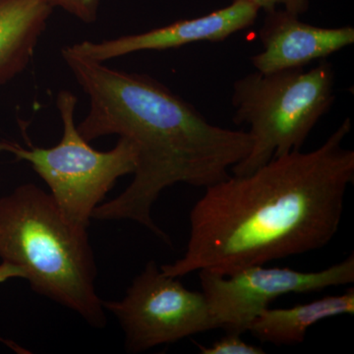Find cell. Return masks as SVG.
Masks as SVG:
<instances>
[{"label":"cell","instance_id":"1","mask_svg":"<svg viewBox=\"0 0 354 354\" xmlns=\"http://www.w3.org/2000/svg\"><path fill=\"white\" fill-rule=\"evenodd\" d=\"M351 130L348 118L315 150L205 188L191 209L185 253L160 270L176 278L201 270L230 274L328 245L354 181V152L342 146Z\"/></svg>","mask_w":354,"mask_h":354},{"label":"cell","instance_id":"2","mask_svg":"<svg viewBox=\"0 0 354 354\" xmlns=\"http://www.w3.org/2000/svg\"><path fill=\"white\" fill-rule=\"evenodd\" d=\"M62 57L90 100L77 127L88 142L118 135L132 142L137 165L132 183L92 218L138 223L171 243L153 221V205L165 188L177 183L207 188L225 180L249 155L248 131L209 123L192 104L146 74L111 68L76 55L66 46Z\"/></svg>","mask_w":354,"mask_h":354},{"label":"cell","instance_id":"3","mask_svg":"<svg viewBox=\"0 0 354 354\" xmlns=\"http://www.w3.org/2000/svg\"><path fill=\"white\" fill-rule=\"evenodd\" d=\"M0 259L22 268L35 292L93 327L106 326L87 230L70 225L50 193L35 184L0 198Z\"/></svg>","mask_w":354,"mask_h":354},{"label":"cell","instance_id":"4","mask_svg":"<svg viewBox=\"0 0 354 354\" xmlns=\"http://www.w3.org/2000/svg\"><path fill=\"white\" fill-rule=\"evenodd\" d=\"M334 87L335 71L327 59L307 71H256L235 81L234 122L249 125L253 146L232 167V174L247 176L272 158L301 151L310 133L332 108Z\"/></svg>","mask_w":354,"mask_h":354},{"label":"cell","instance_id":"5","mask_svg":"<svg viewBox=\"0 0 354 354\" xmlns=\"http://www.w3.org/2000/svg\"><path fill=\"white\" fill-rule=\"evenodd\" d=\"M77 97L70 91L58 93L57 106L64 125L59 143L51 148L28 147L0 141V153L25 160L50 188L51 197L70 225L87 230L94 209L116 180L136 169L137 151L132 142L120 137L108 152L95 150L75 123Z\"/></svg>","mask_w":354,"mask_h":354},{"label":"cell","instance_id":"6","mask_svg":"<svg viewBox=\"0 0 354 354\" xmlns=\"http://www.w3.org/2000/svg\"><path fill=\"white\" fill-rule=\"evenodd\" d=\"M120 321L125 348L140 353L216 329L204 293L188 290L151 261L120 301H102Z\"/></svg>","mask_w":354,"mask_h":354},{"label":"cell","instance_id":"7","mask_svg":"<svg viewBox=\"0 0 354 354\" xmlns=\"http://www.w3.org/2000/svg\"><path fill=\"white\" fill-rule=\"evenodd\" d=\"M198 272L216 329L242 335L277 298L353 283L354 255L351 253L342 262L316 272L256 265L230 274L209 270Z\"/></svg>","mask_w":354,"mask_h":354},{"label":"cell","instance_id":"8","mask_svg":"<svg viewBox=\"0 0 354 354\" xmlns=\"http://www.w3.org/2000/svg\"><path fill=\"white\" fill-rule=\"evenodd\" d=\"M259 11L250 0H234L230 6L201 17L179 20L151 31L97 43L85 41L69 48L76 55L104 64L138 51L172 50L202 41L218 43L251 27Z\"/></svg>","mask_w":354,"mask_h":354},{"label":"cell","instance_id":"9","mask_svg":"<svg viewBox=\"0 0 354 354\" xmlns=\"http://www.w3.org/2000/svg\"><path fill=\"white\" fill-rule=\"evenodd\" d=\"M259 38L263 50L250 60L256 71L270 73L304 68L316 60L326 59L354 44V29L351 26L322 28L307 24L299 16L277 8L266 12Z\"/></svg>","mask_w":354,"mask_h":354},{"label":"cell","instance_id":"10","mask_svg":"<svg viewBox=\"0 0 354 354\" xmlns=\"http://www.w3.org/2000/svg\"><path fill=\"white\" fill-rule=\"evenodd\" d=\"M53 11L44 0H0V87L27 68Z\"/></svg>","mask_w":354,"mask_h":354},{"label":"cell","instance_id":"11","mask_svg":"<svg viewBox=\"0 0 354 354\" xmlns=\"http://www.w3.org/2000/svg\"><path fill=\"white\" fill-rule=\"evenodd\" d=\"M354 290L329 295L290 308L268 307L256 317L248 332L258 341L274 346H295L304 342L310 328L334 317L353 315Z\"/></svg>","mask_w":354,"mask_h":354},{"label":"cell","instance_id":"12","mask_svg":"<svg viewBox=\"0 0 354 354\" xmlns=\"http://www.w3.org/2000/svg\"><path fill=\"white\" fill-rule=\"evenodd\" d=\"M202 354H263L264 349L261 346L248 344L241 335L227 333L209 346H199Z\"/></svg>","mask_w":354,"mask_h":354},{"label":"cell","instance_id":"13","mask_svg":"<svg viewBox=\"0 0 354 354\" xmlns=\"http://www.w3.org/2000/svg\"><path fill=\"white\" fill-rule=\"evenodd\" d=\"M51 8H60L86 24L94 23L99 14L100 0H44Z\"/></svg>","mask_w":354,"mask_h":354},{"label":"cell","instance_id":"14","mask_svg":"<svg viewBox=\"0 0 354 354\" xmlns=\"http://www.w3.org/2000/svg\"><path fill=\"white\" fill-rule=\"evenodd\" d=\"M250 1L265 12H270L281 6L288 12L299 16L306 12L309 8V0H250Z\"/></svg>","mask_w":354,"mask_h":354},{"label":"cell","instance_id":"15","mask_svg":"<svg viewBox=\"0 0 354 354\" xmlns=\"http://www.w3.org/2000/svg\"><path fill=\"white\" fill-rule=\"evenodd\" d=\"M12 279H25L24 271L19 266L2 261L0 264V283Z\"/></svg>","mask_w":354,"mask_h":354}]
</instances>
